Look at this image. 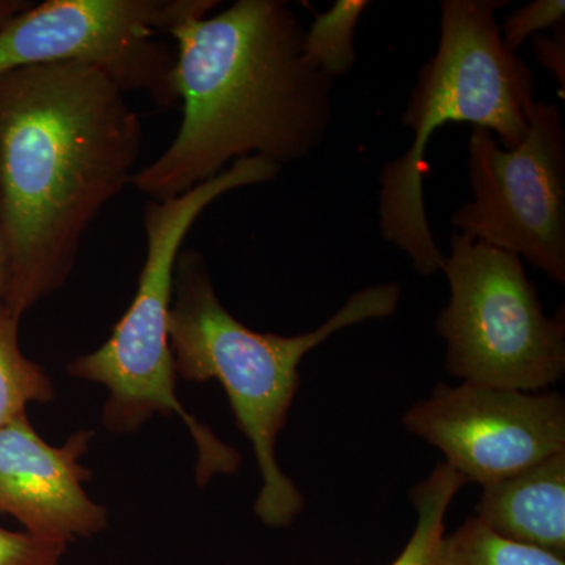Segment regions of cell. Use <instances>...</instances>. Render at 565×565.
I'll list each match as a JSON object with an SVG mask.
<instances>
[{
    "label": "cell",
    "instance_id": "ac0fdd59",
    "mask_svg": "<svg viewBox=\"0 0 565 565\" xmlns=\"http://www.w3.org/2000/svg\"><path fill=\"white\" fill-rule=\"evenodd\" d=\"M533 51L539 63L555 76L561 92H565V25L553 31V35L539 33L533 39Z\"/></svg>",
    "mask_w": 565,
    "mask_h": 565
},
{
    "label": "cell",
    "instance_id": "9a60e30c",
    "mask_svg": "<svg viewBox=\"0 0 565 565\" xmlns=\"http://www.w3.org/2000/svg\"><path fill=\"white\" fill-rule=\"evenodd\" d=\"M438 565H565L564 557L494 533L478 516L444 537Z\"/></svg>",
    "mask_w": 565,
    "mask_h": 565
},
{
    "label": "cell",
    "instance_id": "d6986e66",
    "mask_svg": "<svg viewBox=\"0 0 565 565\" xmlns=\"http://www.w3.org/2000/svg\"><path fill=\"white\" fill-rule=\"evenodd\" d=\"M10 285V250L7 243L6 228H3L2 214H0V307L6 302Z\"/></svg>",
    "mask_w": 565,
    "mask_h": 565
},
{
    "label": "cell",
    "instance_id": "7a4b0ae2",
    "mask_svg": "<svg viewBox=\"0 0 565 565\" xmlns=\"http://www.w3.org/2000/svg\"><path fill=\"white\" fill-rule=\"evenodd\" d=\"M303 33L280 0H237L172 29L182 121L170 147L132 174L137 191L162 202L241 159L282 167L318 150L333 121V81L303 62Z\"/></svg>",
    "mask_w": 565,
    "mask_h": 565
},
{
    "label": "cell",
    "instance_id": "52a82bcc",
    "mask_svg": "<svg viewBox=\"0 0 565 565\" xmlns=\"http://www.w3.org/2000/svg\"><path fill=\"white\" fill-rule=\"evenodd\" d=\"M217 0H47L0 28V74L74 63L102 71L122 92L161 109L178 106L177 55L161 43L182 22L207 17Z\"/></svg>",
    "mask_w": 565,
    "mask_h": 565
},
{
    "label": "cell",
    "instance_id": "ffe728a7",
    "mask_svg": "<svg viewBox=\"0 0 565 565\" xmlns=\"http://www.w3.org/2000/svg\"><path fill=\"white\" fill-rule=\"evenodd\" d=\"M31 6L32 2H25V0H0V28L7 24L14 14L21 13L22 10Z\"/></svg>",
    "mask_w": 565,
    "mask_h": 565
},
{
    "label": "cell",
    "instance_id": "7c38bea8",
    "mask_svg": "<svg viewBox=\"0 0 565 565\" xmlns=\"http://www.w3.org/2000/svg\"><path fill=\"white\" fill-rule=\"evenodd\" d=\"M20 319L0 307V429L25 415L31 403L55 399L50 375L22 353L18 340Z\"/></svg>",
    "mask_w": 565,
    "mask_h": 565
},
{
    "label": "cell",
    "instance_id": "ba28073f",
    "mask_svg": "<svg viewBox=\"0 0 565 565\" xmlns=\"http://www.w3.org/2000/svg\"><path fill=\"white\" fill-rule=\"evenodd\" d=\"M470 202L451 223L468 239L526 259L565 285V129L555 104L535 102L530 129L505 150L486 129L468 141Z\"/></svg>",
    "mask_w": 565,
    "mask_h": 565
},
{
    "label": "cell",
    "instance_id": "3957f363",
    "mask_svg": "<svg viewBox=\"0 0 565 565\" xmlns=\"http://www.w3.org/2000/svg\"><path fill=\"white\" fill-rule=\"evenodd\" d=\"M396 282L366 286L311 332L281 337L248 329L221 302L206 258L196 250L178 256L170 310L174 373L189 382H221L237 426L252 441L263 476L255 514L264 525L285 527L303 508V497L278 467L275 448L299 390L305 355L348 327L396 313Z\"/></svg>",
    "mask_w": 565,
    "mask_h": 565
},
{
    "label": "cell",
    "instance_id": "4fadbf2b",
    "mask_svg": "<svg viewBox=\"0 0 565 565\" xmlns=\"http://www.w3.org/2000/svg\"><path fill=\"white\" fill-rule=\"evenodd\" d=\"M370 6L367 0H337L326 13L318 14L303 33V62L332 81L351 73L359 62L353 36Z\"/></svg>",
    "mask_w": 565,
    "mask_h": 565
},
{
    "label": "cell",
    "instance_id": "5b68a950",
    "mask_svg": "<svg viewBox=\"0 0 565 565\" xmlns=\"http://www.w3.org/2000/svg\"><path fill=\"white\" fill-rule=\"evenodd\" d=\"M280 172L277 163L266 159H241L182 195L162 202L148 200L143 210L147 258L131 307L102 348L68 364L73 377L109 390L103 422L114 434H131L156 414L181 416L199 449L200 486L215 475L234 473L241 457L188 414L174 392L177 373L170 345L174 267L189 230L215 200L274 181Z\"/></svg>",
    "mask_w": 565,
    "mask_h": 565
},
{
    "label": "cell",
    "instance_id": "e0dca14e",
    "mask_svg": "<svg viewBox=\"0 0 565 565\" xmlns=\"http://www.w3.org/2000/svg\"><path fill=\"white\" fill-rule=\"evenodd\" d=\"M65 542L0 527V565H61Z\"/></svg>",
    "mask_w": 565,
    "mask_h": 565
},
{
    "label": "cell",
    "instance_id": "2e32d148",
    "mask_svg": "<svg viewBox=\"0 0 565 565\" xmlns=\"http://www.w3.org/2000/svg\"><path fill=\"white\" fill-rule=\"evenodd\" d=\"M565 25L564 0H534L512 11L500 25L501 39L509 51L515 52L527 39L539 33L555 31Z\"/></svg>",
    "mask_w": 565,
    "mask_h": 565
},
{
    "label": "cell",
    "instance_id": "6da1fadb",
    "mask_svg": "<svg viewBox=\"0 0 565 565\" xmlns=\"http://www.w3.org/2000/svg\"><path fill=\"white\" fill-rule=\"evenodd\" d=\"M141 139L139 115L102 71L58 63L0 74L3 307L14 318L68 280L85 233L131 182Z\"/></svg>",
    "mask_w": 565,
    "mask_h": 565
},
{
    "label": "cell",
    "instance_id": "5bb4252c",
    "mask_svg": "<svg viewBox=\"0 0 565 565\" xmlns=\"http://www.w3.org/2000/svg\"><path fill=\"white\" fill-rule=\"evenodd\" d=\"M467 479L448 463L437 465L433 475L412 490L418 523L411 542L392 565H438L445 537V515L452 498Z\"/></svg>",
    "mask_w": 565,
    "mask_h": 565
},
{
    "label": "cell",
    "instance_id": "30bf717a",
    "mask_svg": "<svg viewBox=\"0 0 565 565\" xmlns=\"http://www.w3.org/2000/svg\"><path fill=\"white\" fill-rule=\"evenodd\" d=\"M93 434H74L52 446L33 429L28 415L0 429V512L14 516L28 533L65 542L92 537L107 526V509L84 484L92 471L81 463Z\"/></svg>",
    "mask_w": 565,
    "mask_h": 565
},
{
    "label": "cell",
    "instance_id": "8fae6325",
    "mask_svg": "<svg viewBox=\"0 0 565 565\" xmlns=\"http://www.w3.org/2000/svg\"><path fill=\"white\" fill-rule=\"evenodd\" d=\"M478 519L494 533L564 557L565 451L484 486Z\"/></svg>",
    "mask_w": 565,
    "mask_h": 565
},
{
    "label": "cell",
    "instance_id": "277c9868",
    "mask_svg": "<svg viewBox=\"0 0 565 565\" xmlns=\"http://www.w3.org/2000/svg\"><path fill=\"white\" fill-rule=\"evenodd\" d=\"M440 6L437 51L419 70L403 114L414 140L379 174L382 239L403 250L424 277L441 273L445 264L424 203L426 150L435 131L448 122H470L511 150L525 139L535 104L533 71L504 46L497 22L508 0H444Z\"/></svg>",
    "mask_w": 565,
    "mask_h": 565
},
{
    "label": "cell",
    "instance_id": "9c48e42d",
    "mask_svg": "<svg viewBox=\"0 0 565 565\" xmlns=\"http://www.w3.org/2000/svg\"><path fill=\"white\" fill-rule=\"evenodd\" d=\"M404 424L482 487L565 451V403L556 393L468 384L438 385Z\"/></svg>",
    "mask_w": 565,
    "mask_h": 565
},
{
    "label": "cell",
    "instance_id": "8992f818",
    "mask_svg": "<svg viewBox=\"0 0 565 565\" xmlns=\"http://www.w3.org/2000/svg\"><path fill=\"white\" fill-rule=\"evenodd\" d=\"M441 273L451 299L435 329L446 343L449 374L520 392L563 377L564 308L546 318L519 256L455 233Z\"/></svg>",
    "mask_w": 565,
    "mask_h": 565
}]
</instances>
